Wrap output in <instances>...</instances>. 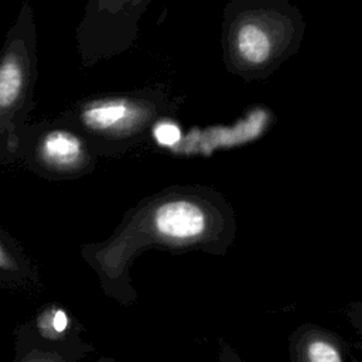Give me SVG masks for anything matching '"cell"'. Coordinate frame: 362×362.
<instances>
[{
  "instance_id": "obj_9",
  "label": "cell",
  "mask_w": 362,
  "mask_h": 362,
  "mask_svg": "<svg viewBox=\"0 0 362 362\" xmlns=\"http://www.w3.org/2000/svg\"><path fill=\"white\" fill-rule=\"evenodd\" d=\"M218 361L219 362H246L240 354L226 341L221 339L219 341V348H218Z\"/></svg>"
},
{
  "instance_id": "obj_1",
  "label": "cell",
  "mask_w": 362,
  "mask_h": 362,
  "mask_svg": "<svg viewBox=\"0 0 362 362\" xmlns=\"http://www.w3.org/2000/svg\"><path fill=\"white\" fill-rule=\"evenodd\" d=\"M34 11L24 3L6 33L0 49V133L17 147V132L27 123L35 102L38 74Z\"/></svg>"
},
{
  "instance_id": "obj_4",
  "label": "cell",
  "mask_w": 362,
  "mask_h": 362,
  "mask_svg": "<svg viewBox=\"0 0 362 362\" xmlns=\"http://www.w3.org/2000/svg\"><path fill=\"white\" fill-rule=\"evenodd\" d=\"M290 362H348L341 339L317 327L300 328L288 341Z\"/></svg>"
},
{
  "instance_id": "obj_2",
  "label": "cell",
  "mask_w": 362,
  "mask_h": 362,
  "mask_svg": "<svg viewBox=\"0 0 362 362\" xmlns=\"http://www.w3.org/2000/svg\"><path fill=\"white\" fill-rule=\"evenodd\" d=\"M16 158L41 178L68 181L93 173L98 157L83 136L58 116L27 122L17 132Z\"/></svg>"
},
{
  "instance_id": "obj_6",
  "label": "cell",
  "mask_w": 362,
  "mask_h": 362,
  "mask_svg": "<svg viewBox=\"0 0 362 362\" xmlns=\"http://www.w3.org/2000/svg\"><path fill=\"white\" fill-rule=\"evenodd\" d=\"M35 269L21 245L0 225V281L34 279Z\"/></svg>"
},
{
  "instance_id": "obj_7",
  "label": "cell",
  "mask_w": 362,
  "mask_h": 362,
  "mask_svg": "<svg viewBox=\"0 0 362 362\" xmlns=\"http://www.w3.org/2000/svg\"><path fill=\"white\" fill-rule=\"evenodd\" d=\"M238 48L240 55L252 62H263L270 52V42L266 33L256 24H245L238 34Z\"/></svg>"
},
{
  "instance_id": "obj_11",
  "label": "cell",
  "mask_w": 362,
  "mask_h": 362,
  "mask_svg": "<svg viewBox=\"0 0 362 362\" xmlns=\"http://www.w3.org/2000/svg\"><path fill=\"white\" fill-rule=\"evenodd\" d=\"M52 327L55 331L62 332L68 327V317L62 310H57L52 315Z\"/></svg>"
},
{
  "instance_id": "obj_3",
  "label": "cell",
  "mask_w": 362,
  "mask_h": 362,
  "mask_svg": "<svg viewBox=\"0 0 362 362\" xmlns=\"http://www.w3.org/2000/svg\"><path fill=\"white\" fill-rule=\"evenodd\" d=\"M144 107L132 98L92 96L76 100L59 117L75 127L96 157L120 148L141 126Z\"/></svg>"
},
{
  "instance_id": "obj_10",
  "label": "cell",
  "mask_w": 362,
  "mask_h": 362,
  "mask_svg": "<svg viewBox=\"0 0 362 362\" xmlns=\"http://www.w3.org/2000/svg\"><path fill=\"white\" fill-rule=\"evenodd\" d=\"M16 160V151L14 147L10 144V141L0 133V164L1 163H10Z\"/></svg>"
},
{
  "instance_id": "obj_5",
  "label": "cell",
  "mask_w": 362,
  "mask_h": 362,
  "mask_svg": "<svg viewBox=\"0 0 362 362\" xmlns=\"http://www.w3.org/2000/svg\"><path fill=\"white\" fill-rule=\"evenodd\" d=\"M154 228L165 236L191 238L202 232V211L188 201H171L160 205L151 216Z\"/></svg>"
},
{
  "instance_id": "obj_12",
  "label": "cell",
  "mask_w": 362,
  "mask_h": 362,
  "mask_svg": "<svg viewBox=\"0 0 362 362\" xmlns=\"http://www.w3.org/2000/svg\"><path fill=\"white\" fill-rule=\"evenodd\" d=\"M358 331H359V334H361V338H362V320H361V324L358 325Z\"/></svg>"
},
{
  "instance_id": "obj_8",
  "label": "cell",
  "mask_w": 362,
  "mask_h": 362,
  "mask_svg": "<svg viewBox=\"0 0 362 362\" xmlns=\"http://www.w3.org/2000/svg\"><path fill=\"white\" fill-rule=\"evenodd\" d=\"M154 139L163 144V146H173L175 144L178 140H180V130L175 124L173 123H158L156 127H154Z\"/></svg>"
}]
</instances>
